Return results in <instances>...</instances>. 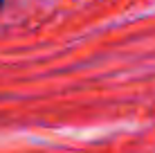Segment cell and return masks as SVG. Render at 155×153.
I'll return each mask as SVG.
<instances>
[{"label": "cell", "instance_id": "6da1fadb", "mask_svg": "<svg viewBox=\"0 0 155 153\" xmlns=\"http://www.w3.org/2000/svg\"><path fill=\"white\" fill-rule=\"evenodd\" d=\"M2 5H5V0H0V9H2Z\"/></svg>", "mask_w": 155, "mask_h": 153}]
</instances>
